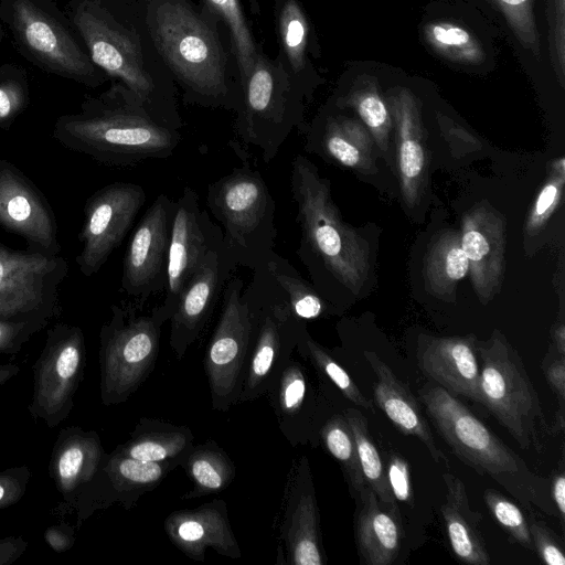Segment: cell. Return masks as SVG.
Returning a JSON list of instances; mask_svg holds the SVG:
<instances>
[{
  "instance_id": "1",
  "label": "cell",
  "mask_w": 565,
  "mask_h": 565,
  "mask_svg": "<svg viewBox=\"0 0 565 565\" xmlns=\"http://www.w3.org/2000/svg\"><path fill=\"white\" fill-rule=\"evenodd\" d=\"M138 2L183 103L235 111L242 89L239 70L222 19L194 0Z\"/></svg>"
},
{
  "instance_id": "2",
  "label": "cell",
  "mask_w": 565,
  "mask_h": 565,
  "mask_svg": "<svg viewBox=\"0 0 565 565\" xmlns=\"http://www.w3.org/2000/svg\"><path fill=\"white\" fill-rule=\"evenodd\" d=\"M71 22L92 61L158 118L183 126L177 86L150 36L138 0H68Z\"/></svg>"
},
{
  "instance_id": "3",
  "label": "cell",
  "mask_w": 565,
  "mask_h": 565,
  "mask_svg": "<svg viewBox=\"0 0 565 565\" xmlns=\"http://www.w3.org/2000/svg\"><path fill=\"white\" fill-rule=\"evenodd\" d=\"M53 138L63 147L111 167L164 159L182 136L154 116L126 85L111 79L96 96H87L77 113L57 117Z\"/></svg>"
},
{
  "instance_id": "4",
  "label": "cell",
  "mask_w": 565,
  "mask_h": 565,
  "mask_svg": "<svg viewBox=\"0 0 565 565\" xmlns=\"http://www.w3.org/2000/svg\"><path fill=\"white\" fill-rule=\"evenodd\" d=\"M290 190L301 234L297 255L318 291L331 282L360 294L370 271V248L342 220L329 180L308 158L297 154L291 162Z\"/></svg>"
},
{
  "instance_id": "5",
  "label": "cell",
  "mask_w": 565,
  "mask_h": 565,
  "mask_svg": "<svg viewBox=\"0 0 565 565\" xmlns=\"http://www.w3.org/2000/svg\"><path fill=\"white\" fill-rule=\"evenodd\" d=\"M418 395L434 427L463 463L494 480L526 510L558 518L550 479L530 469L456 396L438 384L423 386Z\"/></svg>"
},
{
  "instance_id": "6",
  "label": "cell",
  "mask_w": 565,
  "mask_h": 565,
  "mask_svg": "<svg viewBox=\"0 0 565 565\" xmlns=\"http://www.w3.org/2000/svg\"><path fill=\"white\" fill-rule=\"evenodd\" d=\"M0 21L20 54L41 71L88 88L109 79L56 0H0Z\"/></svg>"
},
{
  "instance_id": "7",
  "label": "cell",
  "mask_w": 565,
  "mask_h": 565,
  "mask_svg": "<svg viewBox=\"0 0 565 565\" xmlns=\"http://www.w3.org/2000/svg\"><path fill=\"white\" fill-rule=\"evenodd\" d=\"M206 205L223 232V248L236 266L252 271L274 252L276 203L262 174L248 164L209 184Z\"/></svg>"
},
{
  "instance_id": "8",
  "label": "cell",
  "mask_w": 565,
  "mask_h": 565,
  "mask_svg": "<svg viewBox=\"0 0 565 565\" xmlns=\"http://www.w3.org/2000/svg\"><path fill=\"white\" fill-rule=\"evenodd\" d=\"M305 98L280 64L262 51L242 85L235 132L269 163L292 129H303Z\"/></svg>"
},
{
  "instance_id": "9",
  "label": "cell",
  "mask_w": 565,
  "mask_h": 565,
  "mask_svg": "<svg viewBox=\"0 0 565 565\" xmlns=\"http://www.w3.org/2000/svg\"><path fill=\"white\" fill-rule=\"evenodd\" d=\"M99 331L100 399L105 406L125 403L146 382L159 353L161 327L158 308L139 315L136 303H115Z\"/></svg>"
},
{
  "instance_id": "10",
  "label": "cell",
  "mask_w": 565,
  "mask_h": 565,
  "mask_svg": "<svg viewBox=\"0 0 565 565\" xmlns=\"http://www.w3.org/2000/svg\"><path fill=\"white\" fill-rule=\"evenodd\" d=\"M480 364L481 406L524 449H541V438L547 429L540 397L518 351L494 332L476 343Z\"/></svg>"
},
{
  "instance_id": "11",
  "label": "cell",
  "mask_w": 565,
  "mask_h": 565,
  "mask_svg": "<svg viewBox=\"0 0 565 565\" xmlns=\"http://www.w3.org/2000/svg\"><path fill=\"white\" fill-rule=\"evenodd\" d=\"M243 294L254 320V341L238 403L266 395L294 354L305 321L296 318L266 267L253 271Z\"/></svg>"
},
{
  "instance_id": "12",
  "label": "cell",
  "mask_w": 565,
  "mask_h": 565,
  "mask_svg": "<svg viewBox=\"0 0 565 565\" xmlns=\"http://www.w3.org/2000/svg\"><path fill=\"white\" fill-rule=\"evenodd\" d=\"M243 289V280L233 274L223 289L220 317L205 350L212 408L220 412L238 404L254 341V320Z\"/></svg>"
},
{
  "instance_id": "13",
  "label": "cell",
  "mask_w": 565,
  "mask_h": 565,
  "mask_svg": "<svg viewBox=\"0 0 565 565\" xmlns=\"http://www.w3.org/2000/svg\"><path fill=\"white\" fill-rule=\"evenodd\" d=\"M86 345L82 329L56 323L46 332L44 347L33 364V390L28 411L54 428L65 420L85 372Z\"/></svg>"
},
{
  "instance_id": "14",
  "label": "cell",
  "mask_w": 565,
  "mask_h": 565,
  "mask_svg": "<svg viewBox=\"0 0 565 565\" xmlns=\"http://www.w3.org/2000/svg\"><path fill=\"white\" fill-rule=\"evenodd\" d=\"M68 273L61 255L26 248L13 249L0 242V319L60 311L58 288Z\"/></svg>"
},
{
  "instance_id": "15",
  "label": "cell",
  "mask_w": 565,
  "mask_h": 565,
  "mask_svg": "<svg viewBox=\"0 0 565 565\" xmlns=\"http://www.w3.org/2000/svg\"><path fill=\"white\" fill-rule=\"evenodd\" d=\"M146 199L141 185L119 181L98 189L87 199L78 234L82 248L75 257L85 277L98 273L121 244Z\"/></svg>"
},
{
  "instance_id": "16",
  "label": "cell",
  "mask_w": 565,
  "mask_h": 565,
  "mask_svg": "<svg viewBox=\"0 0 565 565\" xmlns=\"http://www.w3.org/2000/svg\"><path fill=\"white\" fill-rule=\"evenodd\" d=\"M223 248V232L201 209L198 193L185 186L175 201L163 301L157 306L168 321L188 281L207 255Z\"/></svg>"
},
{
  "instance_id": "17",
  "label": "cell",
  "mask_w": 565,
  "mask_h": 565,
  "mask_svg": "<svg viewBox=\"0 0 565 565\" xmlns=\"http://www.w3.org/2000/svg\"><path fill=\"white\" fill-rule=\"evenodd\" d=\"M175 201L161 193L149 205L126 247L121 289L139 309L153 294L164 291Z\"/></svg>"
},
{
  "instance_id": "18",
  "label": "cell",
  "mask_w": 565,
  "mask_h": 565,
  "mask_svg": "<svg viewBox=\"0 0 565 565\" xmlns=\"http://www.w3.org/2000/svg\"><path fill=\"white\" fill-rule=\"evenodd\" d=\"M277 530L281 563L290 565L326 563L319 509L306 456L298 458L288 473Z\"/></svg>"
},
{
  "instance_id": "19",
  "label": "cell",
  "mask_w": 565,
  "mask_h": 565,
  "mask_svg": "<svg viewBox=\"0 0 565 565\" xmlns=\"http://www.w3.org/2000/svg\"><path fill=\"white\" fill-rule=\"evenodd\" d=\"M0 226L22 237L30 249L60 255L51 204L32 180L6 159H0Z\"/></svg>"
},
{
  "instance_id": "20",
  "label": "cell",
  "mask_w": 565,
  "mask_h": 565,
  "mask_svg": "<svg viewBox=\"0 0 565 565\" xmlns=\"http://www.w3.org/2000/svg\"><path fill=\"white\" fill-rule=\"evenodd\" d=\"M236 268L224 248L215 249L185 285L170 318L169 344L177 359L181 360L201 337Z\"/></svg>"
},
{
  "instance_id": "21",
  "label": "cell",
  "mask_w": 565,
  "mask_h": 565,
  "mask_svg": "<svg viewBox=\"0 0 565 565\" xmlns=\"http://www.w3.org/2000/svg\"><path fill=\"white\" fill-rule=\"evenodd\" d=\"M175 468L168 462L134 459L114 449L106 455L92 487L75 510L77 527L97 510L114 504L125 510L132 509L143 494L156 489Z\"/></svg>"
},
{
  "instance_id": "22",
  "label": "cell",
  "mask_w": 565,
  "mask_h": 565,
  "mask_svg": "<svg viewBox=\"0 0 565 565\" xmlns=\"http://www.w3.org/2000/svg\"><path fill=\"white\" fill-rule=\"evenodd\" d=\"M461 247L479 299L487 303L499 291L504 273L505 224L486 205L469 210L462 218Z\"/></svg>"
},
{
  "instance_id": "23",
  "label": "cell",
  "mask_w": 565,
  "mask_h": 565,
  "mask_svg": "<svg viewBox=\"0 0 565 565\" xmlns=\"http://www.w3.org/2000/svg\"><path fill=\"white\" fill-rule=\"evenodd\" d=\"M107 452L95 430L77 425L58 431L52 448L49 475L64 503L76 510L92 487Z\"/></svg>"
},
{
  "instance_id": "24",
  "label": "cell",
  "mask_w": 565,
  "mask_h": 565,
  "mask_svg": "<svg viewBox=\"0 0 565 565\" xmlns=\"http://www.w3.org/2000/svg\"><path fill=\"white\" fill-rule=\"evenodd\" d=\"M163 529L170 542L193 561L203 562L207 548L230 558L242 557L226 502L222 499L171 512L163 522Z\"/></svg>"
},
{
  "instance_id": "25",
  "label": "cell",
  "mask_w": 565,
  "mask_h": 565,
  "mask_svg": "<svg viewBox=\"0 0 565 565\" xmlns=\"http://www.w3.org/2000/svg\"><path fill=\"white\" fill-rule=\"evenodd\" d=\"M473 335L430 337L422 334L417 363L423 373L454 396L481 405L480 364Z\"/></svg>"
},
{
  "instance_id": "26",
  "label": "cell",
  "mask_w": 565,
  "mask_h": 565,
  "mask_svg": "<svg viewBox=\"0 0 565 565\" xmlns=\"http://www.w3.org/2000/svg\"><path fill=\"white\" fill-rule=\"evenodd\" d=\"M396 166L404 202L415 207L427 183V152L418 104L408 89L391 96Z\"/></svg>"
},
{
  "instance_id": "27",
  "label": "cell",
  "mask_w": 565,
  "mask_h": 565,
  "mask_svg": "<svg viewBox=\"0 0 565 565\" xmlns=\"http://www.w3.org/2000/svg\"><path fill=\"white\" fill-rule=\"evenodd\" d=\"M280 433L292 446L319 441L316 422L317 397L301 362L294 354L266 394Z\"/></svg>"
},
{
  "instance_id": "28",
  "label": "cell",
  "mask_w": 565,
  "mask_h": 565,
  "mask_svg": "<svg viewBox=\"0 0 565 565\" xmlns=\"http://www.w3.org/2000/svg\"><path fill=\"white\" fill-rule=\"evenodd\" d=\"M354 500V539L360 564H392L397 558L402 544L397 504L380 501L369 486Z\"/></svg>"
},
{
  "instance_id": "29",
  "label": "cell",
  "mask_w": 565,
  "mask_h": 565,
  "mask_svg": "<svg viewBox=\"0 0 565 565\" xmlns=\"http://www.w3.org/2000/svg\"><path fill=\"white\" fill-rule=\"evenodd\" d=\"M278 43L275 60L309 97L318 82L309 54L313 52L311 25L300 0H273Z\"/></svg>"
},
{
  "instance_id": "30",
  "label": "cell",
  "mask_w": 565,
  "mask_h": 565,
  "mask_svg": "<svg viewBox=\"0 0 565 565\" xmlns=\"http://www.w3.org/2000/svg\"><path fill=\"white\" fill-rule=\"evenodd\" d=\"M364 358L376 376L374 399L377 406L401 433L417 437L435 462L448 467V460L437 447L428 422L407 385L376 353L365 351Z\"/></svg>"
},
{
  "instance_id": "31",
  "label": "cell",
  "mask_w": 565,
  "mask_h": 565,
  "mask_svg": "<svg viewBox=\"0 0 565 565\" xmlns=\"http://www.w3.org/2000/svg\"><path fill=\"white\" fill-rule=\"evenodd\" d=\"M374 143L370 131L358 120L326 115L309 130L306 149L321 152L347 168L370 173L376 170Z\"/></svg>"
},
{
  "instance_id": "32",
  "label": "cell",
  "mask_w": 565,
  "mask_h": 565,
  "mask_svg": "<svg viewBox=\"0 0 565 565\" xmlns=\"http://www.w3.org/2000/svg\"><path fill=\"white\" fill-rule=\"evenodd\" d=\"M443 479L447 492L441 514L455 555L467 564L489 565L491 558L479 529L481 513L471 509L461 479L448 471Z\"/></svg>"
},
{
  "instance_id": "33",
  "label": "cell",
  "mask_w": 565,
  "mask_h": 565,
  "mask_svg": "<svg viewBox=\"0 0 565 565\" xmlns=\"http://www.w3.org/2000/svg\"><path fill=\"white\" fill-rule=\"evenodd\" d=\"M194 445L192 430L185 425L141 417L130 433L129 439L115 449L124 456L141 461L181 466Z\"/></svg>"
},
{
  "instance_id": "34",
  "label": "cell",
  "mask_w": 565,
  "mask_h": 565,
  "mask_svg": "<svg viewBox=\"0 0 565 565\" xmlns=\"http://www.w3.org/2000/svg\"><path fill=\"white\" fill-rule=\"evenodd\" d=\"M181 467L193 487L181 499L190 500L224 491L233 482L236 468L227 452L214 440L193 445Z\"/></svg>"
},
{
  "instance_id": "35",
  "label": "cell",
  "mask_w": 565,
  "mask_h": 565,
  "mask_svg": "<svg viewBox=\"0 0 565 565\" xmlns=\"http://www.w3.org/2000/svg\"><path fill=\"white\" fill-rule=\"evenodd\" d=\"M469 273V260L460 244V234L448 231L431 244L425 259L424 277L430 294L451 299L457 282Z\"/></svg>"
},
{
  "instance_id": "36",
  "label": "cell",
  "mask_w": 565,
  "mask_h": 565,
  "mask_svg": "<svg viewBox=\"0 0 565 565\" xmlns=\"http://www.w3.org/2000/svg\"><path fill=\"white\" fill-rule=\"evenodd\" d=\"M264 266L282 291L296 318L302 321L316 319L327 311L322 295L302 278L287 258L274 250Z\"/></svg>"
},
{
  "instance_id": "37",
  "label": "cell",
  "mask_w": 565,
  "mask_h": 565,
  "mask_svg": "<svg viewBox=\"0 0 565 565\" xmlns=\"http://www.w3.org/2000/svg\"><path fill=\"white\" fill-rule=\"evenodd\" d=\"M318 436L326 450L339 462L354 499L366 483L354 438L343 413H334L327 417L319 428Z\"/></svg>"
},
{
  "instance_id": "38",
  "label": "cell",
  "mask_w": 565,
  "mask_h": 565,
  "mask_svg": "<svg viewBox=\"0 0 565 565\" xmlns=\"http://www.w3.org/2000/svg\"><path fill=\"white\" fill-rule=\"evenodd\" d=\"M227 28L236 56L241 86L246 81L257 55L263 51L256 42L241 0H201Z\"/></svg>"
},
{
  "instance_id": "39",
  "label": "cell",
  "mask_w": 565,
  "mask_h": 565,
  "mask_svg": "<svg viewBox=\"0 0 565 565\" xmlns=\"http://www.w3.org/2000/svg\"><path fill=\"white\" fill-rule=\"evenodd\" d=\"M342 413L351 428L366 486L380 501L396 504L390 490L382 458L370 434L367 419L354 407H348Z\"/></svg>"
},
{
  "instance_id": "40",
  "label": "cell",
  "mask_w": 565,
  "mask_h": 565,
  "mask_svg": "<svg viewBox=\"0 0 565 565\" xmlns=\"http://www.w3.org/2000/svg\"><path fill=\"white\" fill-rule=\"evenodd\" d=\"M339 104L352 107L370 131L383 158L391 166L390 138L393 119L382 96L373 84L354 87Z\"/></svg>"
},
{
  "instance_id": "41",
  "label": "cell",
  "mask_w": 565,
  "mask_h": 565,
  "mask_svg": "<svg viewBox=\"0 0 565 565\" xmlns=\"http://www.w3.org/2000/svg\"><path fill=\"white\" fill-rule=\"evenodd\" d=\"M295 351L308 360L317 372L329 380L347 399L363 408L372 407L371 401L360 391L345 369L327 349L311 338L306 324L302 326L299 332Z\"/></svg>"
},
{
  "instance_id": "42",
  "label": "cell",
  "mask_w": 565,
  "mask_h": 565,
  "mask_svg": "<svg viewBox=\"0 0 565 565\" xmlns=\"http://www.w3.org/2000/svg\"><path fill=\"white\" fill-rule=\"evenodd\" d=\"M429 44L445 57L460 63L476 64L484 53L477 39L463 26L452 22H433L425 26Z\"/></svg>"
},
{
  "instance_id": "43",
  "label": "cell",
  "mask_w": 565,
  "mask_h": 565,
  "mask_svg": "<svg viewBox=\"0 0 565 565\" xmlns=\"http://www.w3.org/2000/svg\"><path fill=\"white\" fill-rule=\"evenodd\" d=\"M30 86L26 71L12 63L0 66V129H9L26 109Z\"/></svg>"
},
{
  "instance_id": "44",
  "label": "cell",
  "mask_w": 565,
  "mask_h": 565,
  "mask_svg": "<svg viewBox=\"0 0 565 565\" xmlns=\"http://www.w3.org/2000/svg\"><path fill=\"white\" fill-rule=\"evenodd\" d=\"M483 500L504 530L523 547L534 551L529 522L522 510L495 489H486Z\"/></svg>"
},
{
  "instance_id": "45",
  "label": "cell",
  "mask_w": 565,
  "mask_h": 565,
  "mask_svg": "<svg viewBox=\"0 0 565 565\" xmlns=\"http://www.w3.org/2000/svg\"><path fill=\"white\" fill-rule=\"evenodd\" d=\"M564 182L565 163L564 158H559L553 164L552 173L542 186L530 212L526 223V232L529 234L537 233L555 211L562 198Z\"/></svg>"
},
{
  "instance_id": "46",
  "label": "cell",
  "mask_w": 565,
  "mask_h": 565,
  "mask_svg": "<svg viewBox=\"0 0 565 565\" xmlns=\"http://www.w3.org/2000/svg\"><path fill=\"white\" fill-rule=\"evenodd\" d=\"M54 318L47 315H34L0 319V354L13 355Z\"/></svg>"
},
{
  "instance_id": "47",
  "label": "cell",
  "mask_w": 565,
  "mask_h": 565,
  "mask_svg": "<svg viewBox=\"0 0 565 565\" xmlns=\"http://www.w3.org/2000/svg\"><path fill=\"white\" fill-rule=\"evenodd\" d=\"M522 45L540 53V39L535 28L532 0H495Z\"/></svg>"
},
{
  "instance_id": "48",
  "label": "cell",
  "mask_w": 565,
  "mask_h": 565,
  "mask_svg": "<svg viewBox=\"0 0 565 565\" xmlns=\"http://www.w3.org/2000/svg\"><path fill=\"white\" fill-rule=\"evenodd\" d=\"M533 547L541 561L547 565H564V542L546 524L534 516L529 522Z\"/></svg>"
},
{
  "instance_id": "49",
  "label": "cell",
  "mask_w": 565,
  "mask_h": 565,
  "mask_svg": "<svg viewBox=\"0 0 565 565\" xmlns=\"http://www.w3.org/2000/svg\"><path fill=\"white\" fill-rule=\"evenodd\" d=\"M31 478L26 466L0 471V510L17 504L25 494Z\"/></svg>"
},
{
  "instance_id": "50",
  "label": "cell",
  "mask_w": 565,
  "mask_h": 565,
  "mask_svg": "<svg viewBox=\"0 0 565 565\" xmlns=\"http://www.w3.org/2000/svg\"><path fill=\"white\" fill-rule=\"evenodd\" d=\"M386 476L391 493L395 501L411 502L413 489L407 461L397 452H390Z\"/></svg>"
},
{
  "instance_id": "51",
  "label": "cell",
  "mask_w": 565,
  "mask_h": 565,
  "mask_svg": "<svg viewBox=\"0 0 565 565\" xmlns=\"http://www.w3.org/2000/svg\"><path fill=\"white\" fill-rule=\"evenodd\" d=\"M542 370L558 401L557 411L565 412V356L551 345L543 358Z\"/></svg>"
},
{
  "instance_id": "52",
  "label": "cell",
  "mask_w": 565,
  "mask_h": 565,
  "mask_svg": "<svg viewBox=\"0 0 565 565\" xmlns=\"http://www.w3.org/2000/svg\"><path fill=\"white\" fill-rule=\"evenodd\" d=\"M548 7L552 10L550 17L554 19L553 22L551 21L554 28L552 31L554 61L557 63L556 71L562 79L564 75V0H550Z\"/></svg>"
},
{
  "instance_id": "53",
  "label": "cell",
  "mask_w": 565,
  "mask_h": 565,
  "mask_svg": "<svg viewBox=\"0 0 565 565\" xmlns=\"http://www.w3.org/2000/svg\"><path fill=\"white\" fill-rule=\"evenodd\" d=\"M44 541L54 552L64 553L73 547L75 533L66 523L54 524L45 530Z\"/></svg>"
},
{
  "instance_id": "54",
  "label": "cell",
  "mask_w": 565,
  "mask_h": 565,
  "mask_svg": "<svg viewBox=\"0 0 565 565\" xmlns=\"http://www.w3.org/2000/svg\"><path fill=\"white\" fill-rule=\"evenodd\" d=\"M28 548V542L22 536L0 539V565H10L20 558Z\"/></svg>"
},
{
  "instance_id": "55",
  "label": "cell",
  "mask_w": 565,
  "mask_h": 565,
  "mask_svg": "<svg viewBox=\"0 0 565 565\" xmlns=\"http://www.w3.org/2000/svg\"><path fill=\"white\" fill-rule=\"evenodd\" d=\"M551 498L556 507L561 523L565 521V473L564 468L561 467L554 472L552 480H550Z\"/></svg>"
},
{
  "instance_id": "56",
  "label": "cell",
  "mask_w": 565,
  "mask_h": 565,
  "mask_svg": "<svg viewBox=\"0 0 565 565\" xmlns=\"http://www.w3.org/2000/svg\"><path fill=\"white\" fill-rule=\"evenodd\" d=\"M552 345L561 355L565 356V327L563 322L554 328Z\"/></svg>"
},
{
  "instance_id": "57",
  "label": "cell",
  "mask_w": 565,
  "mask_h": 565,
  "mask_svg": "<svg viewBox=\"0 0 565 565\" xmlns=\"http://www.w3.org/2000/svg\"><path fill=\"white\" fill-rule=\"evenodd\" d=\"M20 371V367L14 363H4L0 365V387L9 380L14 377Z\"/></svg>"
},
{
  "instance_id": "58",
  "label": "cell",
  "mask_w": 565,
  "mask_h": 565,
  "mask_svg": "<svg viewBox=\"0 0 565 565\" xmlns=\"http://www.w3.org/2000/svg\"><path fill=\"white\" fill-rule=\"evenodd\" d=\"M249 7L252 14L258 17L260 14V6L258 0H245Z\"/></svg>"
},
{
  "instance_id": "59",
  "label": "cell",
  "mask_w": 565,
  "mask_h": 565,
  "mask_svg": "<svg viewBox=\"0 0 565 565\" xmlns=\"http://www.w3.org/2000/svg\"><path fill=\"white\" fill-rule=\"evenodd\" d=\"M3 38H4V28L0 21V43L2 42Z\"/></svg>"
}]
</instances>
